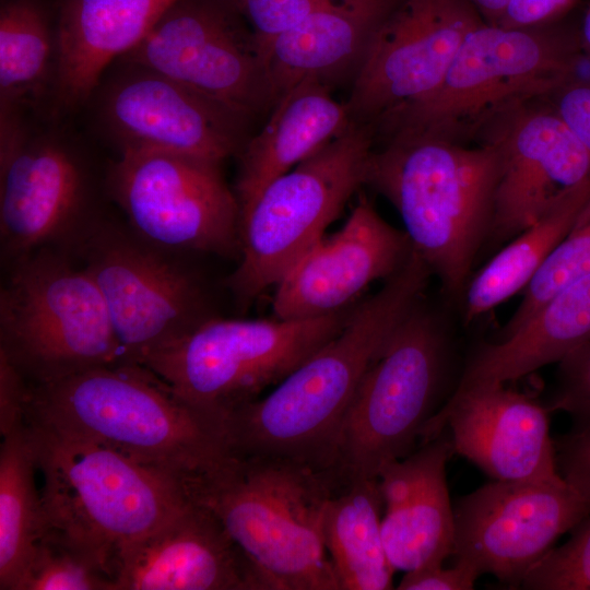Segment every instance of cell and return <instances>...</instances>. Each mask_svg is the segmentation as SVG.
I'll return each mask as SVG.
<instances>
[{
    "label": "cell",
    "instance_id": "obj_39",
    "mask_svg": "<svg viewBox=\"0 0 590 590\" xmlns=\"http://www.w3.org/2000/svg\"><path fill=\"white\" fill-rule=\"evenodd\" d=\"M552 106L590 151V80H570L551 98Z\"/></svg>",
    "mask_w": 590,
    "mask_h": 590
},
{
    "label": "cell",
    "instance_id": "obj_26",
    "mask_svg": "<svg viewBox=\"0 0 590 590\" xmlns=\"http://www.w3.org/2000/svg\"><path fill=\"white\" fill-rule=\"evenodd\" d=\"M590 341V274L559 290L520 328L483 344L469 359L455 390L505 384L559 363Z\"/></svg>",
    "mask_w": 590,
    "mask_h": 590
},
{
    "label": "cell",
    "instance_id": "obj_5",
    "mask_svg": "<svg viewBox=\"0 0 590 590\" xmlns=\"http://www.w3.org/2000/svg\"><path fill=\"white\" fill-rule=\"evenodd\" d=\"M499 174L500 149L492 138L469 146L397 135L374 149L366 185L396 208L413 250L458 296L488 238Z\"/></svg>",
    "mask_w": 590,
    "mask_h": 590
},
{
    "label": "cell",
    "instance_id": "obj_2",
    "mask_svg": "<svg viewBox=\"0 0 590 590\" xmlns=\"http://www.w3.org/2000/svg\"><path fill=\"white\" fill-rule=\"evenodd\" d=\"M345 480L339 468L229 452L181 481L189 498L219 520L267 590H340L322 519Z\"/></svg>",
    "mask_w": 590,
    "mask_h": 590
},
{
    "label": "cell",
    "instance_id": "obj_24",
    "mask_svg": "<svg viewBox=\"0 0 590 590\" xmlns=\"http://www.w3.org/2000/svg\"><path fill=\"white\" fill-rule=\"evenodd\" d=\"M177 1L68 0L55 39L58 102L84 103L108 64L139 45Z\"/></svg>",
    "mask_w": 590,
    "mask_h": 590
},
{
    "label": "cell",
    "instance_id": "obj_29",
    "mask_svg": "<svg viewBox=\"0 0 590 590\" xmlns=\"http://www.w3.org/2000/svg\"><path fill=\"white\" fill-rule=\"evenodd\" d=\"M37 455L26 423L0 447V589L16 590L45 530Z\"/></svg>",
    "mask_w": 590,
    "mask_h": 590
},
{
    "label": "cell",
    "instance_id": "obj_20",
    "mask_svg": "<svg viewBox=\"0 0 590 590\" xmlns=\"http://www.w3.org/2000/svg\"><path fill=\"white\" fill-rule=\"evenodd\" d=\"M548 412L504 384L453 390L424 429L420 445L449 427L453 451L494 480H559Z\"/></svg>",
    "mask_w": 590,
    "mask_h": 590
},
{
    "label": "cell",
    "instance_id": "obj_19",
    "mask_svg": "<svg viewBox=\"0 0 590 590\" xmlns=\"http://www.w3.org/2000/svg\"><path fill=\"white\" fill-rule=\"evenodd\" d=\"M413 251L402 232L361 196L343 226L324 235L275 285L279 319H308L342 311L373 282L396 274Z\"/></svg>",
    "mask_w": 590,
    "mask_h": 590
},
{
    "label": "cell",
    "instance_id": "obj_6",
    "mask_svg": "<svg viewBox=\"0 0 590 590\" xmlns=\"http://www.w3.org/2000/svg\"><path fill=\"white\" fill-rule=\"evenodd\" d=\"M25 423L43 475L45 529L80 544L113 574L122 547L190 503L175 475L101 444L30 420Z\"/></svg>",
    "mask_w": 590,
    "mask_h": 590
},
{
    "label": "cell",
    "instance_id": "obj_31",
    "mask_svg": "<svg viewBox=\"0 0 590 590\" xmlns=\"http://www.w3.org/2000/svg\"><path fill=\"white\" fill-rule=\"evenodd\" d=\"M16 590H116L111 569L59 531L37 540Z\"/></svg>",
    "mask_w": 590,
    "mask_h": 590
},
{
    "label": "cell",
    "instance_id": "obj_8",
    "mask_svg": "<svg viewBox=\"0 0 590 590\" xmlns=\"http://www.w3.org/2000/svg\"><path fill=\"white\" fill-rule=\"evenodd\" d=\"M0 353L28 385L121 363L95 281L54 248L13 261L0 294Z\"/></svg>",
    "mask_w": 590,
    "mask_h": 590
},
{
    "label": "cell",
    "instance_id": "obj_4",
    "mask_svg": "<svg viewBox=\"0 0 590 590\" xmlns=\"http://www.w3.org/2000/svg\"><path fill=\"white\" fill-rule=\"evenodd\" d=\"M578 22L507 27L482 23L464 39L440 85L379 120L376 135L465 144L577 76Z\"/></svg>",
    "mask_w": 590,
    "mask_h": 590
},
{
    "label": "cell",
    "instance_id": "obj_36",
    "mask_svg": "<svg viewBox=\"0 0 590 590\" xmlns=\"http://www.w3.org/2000/svg\"><path fill=\"white\" fill-rule=\"evenodd\" d=\"M559 474L590 499V425L574 427L555 444Z\"/></svg>",
    "mask_w": 590,
    "mask_h": 590
},
{
    "label": "cell",
    "instance_id": "obj_18",
    "mask_svg": "<svg viewBox=\"0 0 590 590\" xmlns=\"http://www.w3.org/2000/svg\"><path fill=\"white\" fill-rule=\"evenodd\" d=\"M500 149L488 237L504 241L534 224L565 194L590 180V151L547 105L530 104L485 137Z\"/></svg>",
    "mask_w": 590,
    "mask_h": 590
},
{
    "label": "cell",
    "instance_id": "obj_16",
    "mask_svg": "<svg viewBox=\"0 0 590 590\" xmlns=\"http://www.w3.org/2000/svg\"><path fill=\"white\" fill-rule=\"evenodd\" d=\"M590 515V499L564 479L498 481L461 498L456 508V560L520 588L556 540Z\"/></svg>",
    "mask_w": 590,
    "mask_h": 590
},
{
    "label": "cell",
    "instance_id": "obj_13",
    "mask_svg": "<svg viewBox=\"0 0 590 590\" xmlns=\"http://www.w3.org/2000/svg\"><path fill=\"white\" fill-rule=\"evenodd\" d=\"M231 2V0H229ZM215 0H179L126 57L253 118L273 107L263 54L251 31Z\"/></svg>",
    "mask_w": 590,
    "mask_h": 590
},
{
    "label": "cell",
    "instance_id": "obj_11",
    "mask_svg": "<svg viewBox=\"0 0 590 590\" xmlns=\"http://www.w3.org/2000/svg\"><path fill=\"white\" fill-rule=\"evenodd\" d=\"M75 247L107 306L121 363L143 365L213 317L198 279L131 229L96 220Z\"/></svg>",
    "mask_w": 590,
    "mask_h": 590
},
{
    "label": "cell",
    "instance_id": "obj_37",
    "mask_svg": "<svg viewBox=\"0 0 590 590\" xmlns=\"http://www.w3.org/2000/svg\"><path fill=\"white\" fill-rule=\"evenodd\" d=\"M444 564L424 566L406 571L401 579L400 590H470L480 577L471 565L456 560L455 566L444 568Z\"/></svg>",
    "mask_w": 590,
    "mask_h": 590
},
{
    "label": "cell",
    "instance_id": "obj_38",
    "mask_svg": "<svg viewBox=\"0 0 590 590\" xmlns=\"http://www.w3.org/2000/svg\"><path fill=\"white\" fill-rule=\"evenodd\" d=\"M28 382L11 361L0 353V433L1 437L25 423Z\"/></svg>",
    "mask_w": 590,
    "mask_h": 590
},
{
    "label": "cell",
    "instance_id": "obj_30",
    "mask_svg": "<svg viewBox=\"0 0 590 590\" xmlns=\"http://www.w3.org/2000/svg\"><path fill=\"white\" fill-rule=\"evenodd\" d=\"M56 43L36 5L7 4L0 14L1 108L19 110L38 98L56 70Z\"/></svg>",
    "mask_w": 590,
    "mask_h": 590
},
{
    "label": "cell",
    "instance_id": "obj_25",
    "mask_svg": "<svg viewBox=\"0 0 590 590\" xmlns=\"http://www.w3.org/2000/svg\"><path fill=\"white\" fill-rule=\"evenodd\" d=\"M329 86L305 79L283 94L271 108L263 128L239 153L235 194L239 210L272 180L290 172L353 123L345 104Z\"/></svg>",
    "mask_w": 590,
    "mask_h": 590
},
{
    "label": "cell",
    "instance_id": "obj_7",
    "mask_svg": "<svg viewBox=\"0 0 590 590\" xmlns=\"http://www.w3.org/2000/svg\"><path fill=\"white\" fill-rule=\"evenodd\" d=\"M375 139V125L352 123L239 210V260L226 280L239 307L275 286L366 185Z\"/></svg>",
    "mask_w": 590,
    "mask_h": 590
},
{
    "label": "cell",
    "instance_id": "obj_41",
    "mask_svg": "<svg viewBox=\"0 0 590 590\" xmlns=\"http://www.w3.org/2000/svg\"><path fill=\"white\" fill-rule=\"evenodd\" d=\"M483 20L497 25L512 0H470Z\"/></svg>",
    "mask_w": 590,
    "mask_h": 590
},
{
    "label": "cell",
    "instance_id": "obj_22",
    "mask_svg": "<svg viewBox=\"0 0 590 590\" xmlns=\"http://www.w3.org/2000/svg\"><path fill=\"white\" fill-rule=\"evenodd\" d=\"M452 453L451 440L442 432L387 463L377 476L386 507L382 541L394 571L444 564L452 554L455 516L446 481Z\"/></svg>",
    "mask_w": 590,
    "mask_h": 590
},
{
    "label": "cell",
    "instance_id": "obj_17",
    "mask_svg": "<svg viewBox=\"0 0 590 590\" xmlns=\"http://www.w3.org/2000/svg\"><path fill=\"white\" fill-rule=\"evenodd\" d=\"M129 66L106 87L99 105L119 151H164L219 163L240 153L250 117L155 71Z\"/></svg>",
    "mask_w": 590,
    "mask_h": 590
},
{
    "label": "cell",
    "instance_id": "obj_15",
    "mask_svg": "<svg viewBox=\"0 0 590 590\" xmlns=\"http://www.w3.org/2000/svg\"><path fill=\"white\" fill-rule=\"evenodd\" d=\"M485 21L470 0H402L381 22L345 103L376 125L440 85L467 36Z\"/></svg>",
    "mask_w": 590,
    "mask_h": 590
},
{
    "label": "cell",
    "instance_id": "obj_3",
    "mask_svg": "<svg viewBox=\"0 0 590 590\" xmlns=\"http://www.w3.org/2000/svg\"><path fill=\"white\" fill-rule=\"evenodd\" d=\"M25 420L180 480L231 452L225 415L186 400L142 365H105L30 385Z\"/></svg>",
    "mask_w": 590,
    "mask_h": 590
},
{
    "label": "cell",
    "instance_id": "obj_1",
    "mask_svg": "<svg viewBox=\"0 0 590 590\" xmlns=\"http://www.w3.org/2000/svg\"><path fill=\"white\" fill-rule=\"evenodd\" d=\"M432 275L413 250L373 296L355 305L343 329L264 398L225 414L231 452L337 468L340 429L376 354L420 300Z\"/></svg>",
    "mask_w": 590,
    "mask_h": 590
},
{
    "label": "cell",
    "instance_id": "obj_10",
    "mask_svg": "<svg viewBox=\"0 0 590 590\" xmlns=\"http://www.w3.org/2000/svg\"><path fill=\"white\" fill-rule=\"evenodd\" d=\"M354 307L308 319L213 316L142 366L186 400L225 415L258 399L331 341Z\"/></svg>",
    "mask_w": 590,
    "mask_h": 590
},
{
    "label": "cell",
    "instance_id": "obj_21",
    "mask_svg": "<svg viewBox=\"0 0 590 590\" xmlns=\"http://www.w3.org/2000/svg\"><path fill=\"white\" fill-rule=\"evenodd\" d=\"M116 590H267L219 520L190 503L167 522L122 547Z\"/></svg>",
    "mask_w": 590,
    "mask_h": 590
},
{
    "label": "cell",
    "instance_id": "obj_32",
    "mask_svg": "<svg viewBox=\"0 0 590 590\" xmlns=\"http://www.w3.org/2000/svg\"><path fill=\"white\" fill-rule=\"evenodd\" d=\"M590 274V194L565 236L524 288L523 298L502 330L506 338L520 328L548 298Z\"/></svg>",
    "mask_w": 590,
    "mask_h": 590
},
{
    "label": "cell",
    "instance_id": "obj_23",
    "mask_svg": "<svg viewBox=\"0 0 590 590\" xmlns=\"http://www.w3.org/2000/svg\"><path fill=\"white\" fill-rule=\"evenodd\" d=\"M397 0H327L266 52L273 102L305 79L327 86L355 78L375 32ZM273 104V105H274Z\"/></svg>",
    "mask_w": 590,
    "mask_h": 590
},
{
    "label": "cell",
    "instance_id": "obj_35",
    "mask_svg": "<svg viewBox=\"0 0 590 590\" xmlns=\"http://www.w3.org/2000/svg\"><path fill=\"white\" fill-rule=\"evenodd\" d=\"M557 384L548 411L569 414L574 427L590 425V341L558 363Z\"/></svg>",
    "mask_w": 590,
    "mask_h": 590
},
{
    "label": "cell",
    "instance_id": "obj_14",
    "mask_svg": "<svg viewBox=\"0 0 590 590\" xmlns=\"http://www.w3.org/2000/svg\"><path fill=\"white\" fill-rule=\"evenodd\" d=\"M0 115V236L13 261L43 248L76 245L96 221L79 156L57 138L32 134L19 110Z\"/></svg>",
    "mask_w": 590,
    "mask_h": 590
},
{
    "label": "cell",
    "instance_id": "obj_28",
    "mask_svg": "<svg viewBox=\"0 0 590 590\" xmlns=\"http://www.w3.org/2000/svg\"><path fill=\"white\" fill-rule=\"evenodd\" d=\"M590 194V180L576 187L534 224L515 236L464 290V320L470 322L526 288L565 236Z\"/></svg>",
    "mask_w": 590,
    "mask_h": 590
},
{
    "label": "cell",
    "instance_id": "obj_9",
    "mask_svg": "<svg viewBox=\"0 0 590 590\" xmlns=\"http://www.w3.org/2000/svg\"><path fill=\"white\" fill-rule=\"evenodd\" d=\"M449 368L445 329L417 302L376 354L346 411L337 447L345 477H377L413 452L445 404Z\"/></svg>",
    "mask_w": 590,
    "mask_h": 590
},
{
    "label": "cell",
    "instance_id": "obj_40",
    "mask_svg": "<svg viewBox=\"0 0 590 590\" xmlns=\"http://www.w3.org/2000/svg\"><path fill=\"white\" fill-rule=\"evenodd\" d=\"M579 0H512L497 25L521 27L550 23L567 16Z\"/></svg>",
    "mask_w": 590,
    "mask_h": 590
},
{
    "label": "cell",
    "instance_id": "obj_12",
    "mask_svg": "<svg viewBox=\"0 0 590 590\" xmlns=\"http://www.w3.org/2000/svg\"><path fill=\"white\" fill-rule=\"evenodd\" d=\"M108 190L129 227L166 251L239 257V206L222 163L153 150H121Z\"/></svg>",
    "mask_w": 590,
    "mask_h": 590
},
{
    "label": "cell",
    "instance_id": "obj_34",
    "mask_svg": "<svg viewBox=\"0 0 590 590\" xmlns=\"http://www.w3.org/2000/svg\"><path fill=\"white\" fill-rule=\"evenodd\" d=\"M327 0H231L247 19L263 54L280 35L305 20Z\"/></svg>",
    "mask_w": 590,
    "mask_h": 590
},
{
    "label": "cell",
    "instance_id": "obj_33",
    "mask_svg": "<svg viewBox=\"0 0 590 590\" xmlns=\"http://www.w3.org/2000/svg\"><path fill=\"white\" fill-rule=\"evenodd\" d=\"M570 536L552 547L527 574L521 587L530 590H590V515Z\"/></svg>",
    "mask_w": 590,
    "mask_h": 590
},
{
    "label": "cell",
    "instance_id": "obj_27",
    "mask_svg": "<svg viewBox=\"0 0 590 590\" xmlns=\"http://www.w3.org/2000/svg\"><path fill=\"white\" fill-rule=\"evenodd\" d=\"M377 477H346L328 500L322 519L326 550L340 590L392 589V568L382 541Z\"/></svg>",
    "mask_w": 590,
    "mask_h": 590
}]
</instances>
